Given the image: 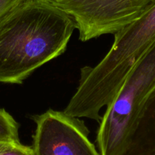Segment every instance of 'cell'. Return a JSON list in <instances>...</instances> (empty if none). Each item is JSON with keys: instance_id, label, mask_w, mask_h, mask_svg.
<instances>
[{"instance_id": "cell-6", "label": "cell", "mask_w": 155, "mask_h": 155, "mask_svg": "<svg viewBox=\"0 0 155 155\" xmlns=\"http://www.w3.org/2000/svg\"><path fill=\"white\" fill-rule=\"evenodd\" d=\"M121 155H155V91L147 101L138 126Z\"/></svg>"}, {"instance_id": "cell-3", "label": "cell", "mask_w": 155, "mask_h": 155, "mask_svg": "<svg viewBox=\"0 0 155 155\" xmlns=\"http://www.w3.org/2000/svg\"><path fill=\"white\" fill-rule=\"evenodd\" d=\"M154 43L155 2L141 17L114 34L111 48L102 60L86 68V79L100 94L113 97Z\"/></svg>"}, {"instance_id": "cell-2", "label": "cell", "mask_w": 155, "mask_h": 155, "mask_svg": "<svg viewBox=\"0 0 155 155\" xmlns=\"http://www.w3.org/2000/svg\"><path fill=\"white\" fill-rule=\"evenodd\" d=\"M155 91V43L127 76L99 123L96 142L101 155H121Z\"/></svg>"}, {"instance_id": "cell-10", "label": "cell", "mask_w": 155, "mask_h": 155, "mask_svg": "<svg viewBox=\"0 0 155 155\" xmlns=\"http://www.w3.org/2000/svg\"><path fill=\"white\" fill-rule=\"evenodd\" d=\"M12 143H14V142H12ZM10 142H4V141H0V150H2V148L7 146L8 144H9Z\"/></svg>"}, {"instance_id": "cell-5", "label": "cell", "mask_w": 155, "mask_h": 155, "mask_svg": "<svg viewBox=\"0 0 155 155\" xmlns=\"http://www.w3.org/2000/svg\"><path fill=\"white\" fill-rule=\"evenodd\" d=\"M32 119L36 124L31 146L34 155H101L80 118L50 109Z\"/></svg>"}, {"instance_id": "cell-1", "label": "cell", "mask_w": 155, "mask_h": 155, "mask_svg": "<svg viewBox=\"0 0 155 155\" xmlns=\"http://www.w3.org/2000/svg\"><path fill=\"white\" fill-rule=\"evenodd\" d=\"M74 19L44 0H28L0 19V83L21 84L66 50Z\"/></svg>"}, {"instance_id": "cell-4", "label": "cell", "mask_w": 155, "mask_h": 155, "mask_svg": "<svg viewBox=\"0 0 155 155\" xmlns=\"http://www.w3.org/2000/svg\"><path fill=\"white\" fill-rule=\"evenodd\" d=\"M69 15L79 40L116 34L141 17L155 0H44Z\"/></svg>"}, {"instance_id": "cell-9", "label": "cell", "mask_w": 155, "mask_h": 155, "mask_svg": "<svg viewBox=\"0 0 155 155\" xmlns=\"http://www.w3.org/2000/svg\"><path fill=\"white\" fill-rule=\"evenodd\" d=\"M28 0H0V19L21 4Z\"/></svg>"}, {"instance_id": "cell-7", "label": "cell", "mask_w": 155, "mask_h": 155, "mask_svg": "<svg viewBox=\"0 0 155 155\" xmlns=\"http://www.w3.org/2000/svg\"><path fill=\"white\" fill-rule=\"evenodd\" d=\"M18 123L5 110L0 108V141L20 142Z\"/></svg>"}, {"instance_id": "cell-8", "label": "cell", "mask_w": 155, "mask_h": 155, "mask_svg": "<svg viewBox=\"0 0 155 155\" xmlns=\"http://www.w3.org/2000/svg\"><path fill=\"white\" fill-rule=\"evenodd\" d=\"M0 155H34L31 147L22 144L21 142L10 143L0 150Z\"/></svg>"}]
</instances>
